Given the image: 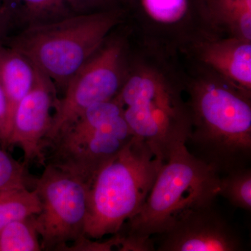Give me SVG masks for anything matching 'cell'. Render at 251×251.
Returning a JSON list of instances; mask_svg holds the SVG:
<instances>
[{"mask_svg":"<svg viewBox=\"0 0 251 251\" xmlns=\"http://www.w3.org/2000/svg\"><path fill=\"white\" fill-rule=\"evenodd\" d=\"M135 136L165 162L191 133L185 74L179 56L132 40L128 70L115 97Z\"/></svg>","mask_w":251,"mask_h":251,"instance_id":"cell-1","label":"cell"},{"mask_svg":"<svg viewBox=\"0 0 251 251\" xmlns=\"http://www.w3.org/2000/svg\"><path fill=\"white\" fill-rule=\"evenodd\" d=\"M181 62L191 115L188 150L221 176L250 167L251 94Z\"/></svg>","mask_w":251,"mask_h":251,"instance_id":"cell-2","label":"cell"},{"mask_svg":"<svg viewBox=\"0 0 251 251\" xmlns=\"http://www.w3.org/2000/svg\"><path fill=\"white\" fill-rule=\"evenodd\" d=\"M221 175L195 156L186 144L163 163L146 201L117 233V250H154L152 237L166 232L181 214L214 203Z\"/></svg>","mask_w":251,"mask_h":251,"instance_id":"cell-3","label":"cell"},{"mask_svg":"<svg viewBox=\"0 0 251 251\" xmlns=\"http://www.w3.org/2000/svg\"><path fill=\"white\" fill-rule=\"evenodd\" d=\"M125 23L120 6L74 14L28 26L6 44L25 56L55 87L65 90L82 66Z\"/></svg>","mask_w":251,"mask_h":251,"instance_id":"cell-4","label":"cell"},{"mask_svg":"<svg viewBox=\"0 0 251 251\" xmlns=\"http://www.w3.org/2000/svg\"><path fill=\"white\" fill-rule=\"evenodd\" d=\"M163 163L143 140L133 137L88 188L85 237L97 240L117 233L141 209Z\"/></svg>","mask_w":251,"mask_h":251,"instance_id":"cell-5","label":"cell"},{"mask_svg":"<svg viewBox=\"0 0 251 251\" xmlns=\"http://www.w3.org/2000/svg\"><path fill=\"white\" fill-rule=\"evenodd\" d=\"M134 136L116 100L94 104L46 145L51 151L46 164L72 175L89 188L100 170Z\"/></svg>","mask_w":251,"mask_h":251,"instance_id":"cell-6","label":"cell"},{"mask_svg":"<svg viewBox=\"0 0 251 251\" xmlns=\"http://www.w3.org/2000/svg\"><path fill=\"white\" fill-rule=\"evenodd\" d=\"M131 48L128 28L122 34L114 31L82 66L68 84L63 98L56 100L44 148L87 108L116 97L125 82Z\"/></svg>","mask_w":251,"mask_h":251,"instance_id":"cell-7","label":"cell"},{"mask_svg":"<svg viewBox=\"0 0 251 251\" xmlns=\"http://www.w3.org/2000/svg\"><path fill=\"white\" fill-rule=\"evenodd\" d=\"M120 7L133 41L170 55L213 31L204 0H121Z\"/></svg>","mask_w":251,"mask_h":251,"instance_id":"cell-8","label":"cell"},{"mask_svg":"<svg viewBox=\"0 0 251 251\" xmlns=\"http://www.w3.org/2000/svg\"><path fill=\"white\" fill-rule=\"evenodd\" d=\"M34 187L41 211L34 216L42 251H67L86 237L88 187L76 178L46 164Z\"/></svg>","mask_w":251,"mask_h":251,"instance_id":"cell-9","label":"cell"},{"mask_svg":"<svg viewBox=\"0 0 251 251\" xmlns=\"http://www.w3.org/2000/svg\"><path fill=\"white\" fill-rule=\"evenodd\" d=\"M158 251H239L242 237L214 203L191 208L171 228L156 235Z\"/></svg>","mask_w":251,"mask_h":251,"instance_id":"cell-10","label":"cell"},{"mask_svg":"<svg viewBox=\"0 0 251 251\" xmlns=\"http://www.w3.org/2000/svg\"><path fill=\"white\" fill-rule=\"evenodd\" d=\"M178 56L184 64L211 73L251 94V41L210 31L186 46Z\"/></svg>","mask_w":251,"mask_h":251,"instance_id":"cell-11","label":"cell"},{"mask_svg":"<svg viewBox=\"0 0 251 251\" xmlns=\"http://www.w3.org/2000/svg\"><path fill=\"white\" fill-rule=\"evenodd\" d=\"M57 99L55 85L36 68L34 85L16 109L11 133L5 145L19 146L27 166L32 161L46 165L44 142L52 124L51 111Z\"/></svg>","mask_w":251,"mask_h":251,"instance_id":"cell-12","label":"cell"},{"mask_svg":"<svg viewBox=\"0 0 251 251\" xmlns=\"http://www.w3.org/2000/svg\"><path fill=\"white\" fill-rule=\"evenodd\" d=\"M36 76V68L21 52L0 41V82L7 103L6 141L11 133L13 119L18 104L31 90Z\"/></svg>","mask_w":251,"mask_h":251,"instance_id":"cell-13","label":"cell"},{"mask_svg":"<svg viewBox=\"0 0 251 251\" xmlns=\"http://www.w3.org/2000/svg\"><path fill=\"white\" fill-rule=\"evenodd\" d=\"M214 32L251 41V0H204Z\"/></svg>","mask_w":251,"mask_h":251,"instance_id":"cell-14","label":"cell"},{"mask_svg":"<svg viewBox=\"0 0 251 251\" xmlns=\"http://www.w3.org/2000/svg\"><path fill=\"white\" fill-rule=\"evenodd\" d=\"M41 202L34 188L0 191V231L14 221L39 214Z\"/></svg>","mask_w":251,"mask_h":251,"instance_id":"cell-15","label":"cell"},{"mask_svg":"<svg viewBox=\"0 0 251 251\" xmlns=\"http://www.w3.org/2000/svg\"><path fill=\"white\" fill-rule=\"evenodd\" d=\"M16 21L28 26L52 22L75 14L69 0H14Z\"/></svg>","mask_w":251,"mask_h":251,"instance_id":"cell-16","label":"cell"},{"mask_svg":"<svg viewBox=\"0 0 251 251\" xmlns=\"http://www.w3.org/2000/svg\"><path fill=\"white\" fill-rule=\"evenodd\" d=\"M34 216L14 221L0 231V251H40Z\"/></svg>","mask_w":251,"mask_h":251,"instance_id":"cell-17","label":"cell"},{"mask_svg":"<svg viewBox=\"0 0 251 251\" xmlns=\"http://www.w3.org/2000/svg\"><path fill=\"white\" fill-rule=\"evenodd\" d=\"M219 196L232 205L251 210V169L250 167L229 172L220 178Z\"/></svg>","mask_w":251,"mask_h":251,"instance_id":"cell-18","label":"cell"},{"mask_svg":"<svg viewBox=\"0 0 251 251\" xmlns=\"http://www.w3.org/2000/svg\"><path fill=\"white\" fill-rule=\"evenodd\" d=\"M27 165L16 161L0 149V191L34 186V178L29 176Z\"/></svg>","mask_w":251,"mask_h":251,"instance_id":"cell-19","label":"cell"},{"mask_svg":"<svg viewBox=\"0 0 251 251\" xmlns=\"http://www.w3.org/2000/svg\"><path fill=\"white\" fill-rule=\"evenodd\" d=\"M74 13L87 14L119 7L121 0H69Z\"/></svg>","mask_w":251,"mask_h":251,"instance_id":"cell-20","label":"cell"},{"mask_svg":"<svg viewBox=\"0 0 251 251\" xmlns=\"http://www.w3.org/2000/svg\"><path fill=\"white\" fill-rule=\"evenodd\" d=\"M15 22L16 14L14 0H0V41L5 40L11 24Z\"/></svg>","mask_w":251,"mask_h":251,"instance_id":"cell-21","label":"cell"},{"mask_svg":"<svg viewBox=\"0 0 251 251\" xmlns=\"http://www.w3.org/2000/svg\"><path fill=\"white\" fill-rule=\"evenodd\" d=\"M6 120L7 103L4 90L0 82V140L4 146L6 140Z\"/></svg>","mask_w":251,"mask_h":251,"instance_id":"cell-22","label":"cell"}]
</instances>
